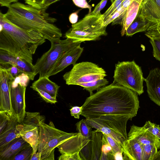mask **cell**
<instances>
[{"mask_svg":"<svg viewBox=\"0 0 160 160\" xmlns=\"http://www.w3.org/2000/svg\"><path fill=\"white\" fill-rule=\"evenodd\" d=\"M102 14H88L82 20L72 24V28L65 33V37L75 42L98 40L106 36V27L103 25Z\"/></svg>","mask_w":160,"mask_h":160,"instance_id":"cell-4","label":"cell"},{"mask_svg":"<svg viewBox=\"0 0 160 160\" xmlns=\"http://www.w3.org/2000/svg\"><path fill=\"white\" fill-rule=\"evenodd\" d=\"M59 0H44L42 5V8L46 9L50 5Z\"/></svg>","mask_w":160,"mask_h":160,"instance_id":"cell-46","label":"cell"},{"mask_svg":"<svg viewBox=\"0 0 160 160\" xmlns=\"http://www.w3.org/2000/svg\"><path fill=\"white\" fill-rule=\"evenodd\" d=\"M107 76L102 68L92 62H82L73 65L72 69L66 73L63 78L68 85H79L103 79Z\"/></svg>","mask_w":160,"mask_h":160,"instance_id":"cell-9","label":"cell"},{"mask_svg":"<svg viewBox=\"0 0 160 160\" xmlns=\"http://www.w3.org/2000/svg\"><path fill=\"white\" fill-rule=\"evenodd\" d=\"M12 81L5 69L0 68V110L8 112L12 116L10 85Z\"/></svg>","mask_w":160,"mask_h":160,"instance_id":"cell-15","label":"cell"},{"mask_svg":"<svg viewBox=\"0 0 160 160\" xmlns=\"http://www.w3.org/2000/svg\"><path fill=\"white\" fill-rule=\"evenodd\" d=\"M102 152L105 154L112 153V148L103 134Z\"/></svg>","mask_w":160,"mask_h":160,"instance_id":"cell-40","label":"cell"},{"mask_svg":"<svg viewBox=\"0 0 160 160\" xmlns=\"http://www.w3.org/2000/svg\"><path fill=\"white\" fill-rule=\"evenodd\" d=\"M30 80L29 77L27 74L22 72L16 77L13 81L21 86L26 87Z\"/></svg>","mask_w":160,"mask_h":160,"instance_id":"cell-36","label":"cell"},{"mask_svg":"<svg viewBox=\"0 0 160 160\" xmlns=\"http://www.w3.org/2000/svg\"><path fill=\"white\" fill-rule=\"evenodd\" d=\"M113 82L140 95L143 92L144 78L140 68L134 61L118 62L115 65Z\"/></svg>","mask_w":160,"mask_h":160,"instance_id":"cell-7","label":"cell"},{"mask_svg":"<svg viewBox=\"0 0 160 160\" xmlns=\"http://www.w3.org/2000/svg\"><path fill=\"white\" fill-rule=\"evenodd\" d=\"M147 27V21L139 10L136 18L127 29L126 35L131 36L137 32L146 31Z\"/></svg>","mask_w":160,"mask_h":160,"instance_id":"cell-24","label":"cell"},{"mask_svg":"<svg viewBox=\"0 0 160 160\" xmlns=\"http://www.w3.org/2000/svg\"><path fill=\"white\" fill-rule=\"evenodd\" d=\"M31 88L33 89L37 88L46 92L53 97L56 98L60 86L51 81L48 77L39 78L34 82Z\"/></svg>","mask_w":160,"mask_h":160,"instance_id":"cell-21","label":"cell"},{"mask_svg":"<svg viewBox=\"0 0 160 160\" xmlns=\"http://www.w3.org/2000/svg\"><path fill=\"white\" fill-rule=\"evenodd\" d=\"M125 0H115L105 12L102 14L103 23L120 6Z\"/></svg>","mask_w":160,"mask_h":160,"instance_id":"cell-34","label":"cell"},{"mask_svg":"<svg viewBox=\"0 0 160 160\" xmlns=\"http://www.w3.org/2000/svg\"><path fill=\"white\" fill-rule=\"evenodd\" d=\"M25 3L34 7L42 9V5L44 0H24Z\"/></svg>","mask_w":160,"mask_h":160,"instance_id":"cell-43","label":"cell"},{"mask_svg":"<svg viewBox=\"0 0 160 160\" xmlns=\"http://www.w3.org/2000/svg\"><path fill=\"white\" fill-rule=\"evenodd\" d=\"M18 0H0V4L1 6L9 8L12 2H15Z\"/></svg>","mask_w":160,"mask_h":160,"instance_id":"cell-45","label":"cell"},{"mask_svg":"<svg viewBox=\"0 0 160 160\" xmlns=\"http://www.w3.org/2000/svg\"><path fill=\"white\" fill-rule=\"evenodd\" d=\"M41 153L38 152L36 153H32L30 160H41Z\"/></svg>","mask_w":160,"mask_h":160,"instance_id":"cell-47","label":"cell"},{"mask_svg":"<svg viewBox=\"0 0 160 160\" xmlns=\"http://www.w3.org/2000/svg\"><path fill=\"white\" fill-rule=\"evenodd\" d=\"M102 133L110 145L114 156L116 154L118 153H123V148L121 145L111 136Z\"/></svg>","mask_w":160,"mask_h":160,"instance_id":"cell-31","label":"cell"},{"mask_svg":"<svg viewBox=\"0 0 160 160\" xmlns=\"http://www.w3.org/2000/svg\"><path fill=\"white\" fill-rule=\"evenodd\" d=\"M81 115L86 118L104 115L136 116L139 107L137 94L113 82L87 98L82 106Z\"/></svg>","mask_w":160,"mask_h":160,"instance_id":"cell-1","label":"cell"},{"mask_svg":"<svg viewBox=\"0 0 160 160\" xmlns=\"http://www.w3.org/2000/svg\"><path fill=\"white\" fill-rule=\"evenodd\" d=\"M140 3L133 0L128 8L124 16L121 31V35L123 36L126 31L136 18L139 10Z\"/></svg>","mask_w":160,"mask_h":160,"instance_id":"cell-22","label":"cell"},{"mask_svg":"<svg viewBox=\"0 0 160 160\" xmlns=\"http://www.w3.org/2000/svg\"><path fill=\"white\" fill-rule=\"evenodd\" d=\"M42 121L40 124L39 143L37 152L41 153V160H48L55 149L65 141L80 133H68L56 128L53 123L48 124Z\"/></svg>","mask_w":160,"mask_h":160,"instance_id":"cell-6","label":"cell"},{"mask_svg":"<svg viewBox=\"0 0 160 160\" xmlns=\"http://www.w3.org/2000/svg\"><path fill=\"white\" fill-rule=\"evenodd\" d=\"M33 89L37 92L39 95L47 102L55 104L57 102L56 98L53 97L48 93L37 88H34Z\"/></svg>","mask_w":160,"mask_h":160,"instance_id":"cell-35","label":"cell"},{"mask_svg":"<svg viewBox=\"0 0 160 160\" xmlns=\"http://www.w3.org/2000/svg\"><path fill=\"white\" fill-rule=\"evenodd\" d=\"M22 127L16 117H11L7 126L0 134V149L13 139L21 137Z\"/></svg>","mask_w":160,"mask_h":160,"instance_id":"cell-18","label":"cell"},{"mask_svg":"<svg viewBox=\"0 0 160 160\" xmlns=\"http://www.w3.org/2000/svg\"><path fill=\"white\" fill-rule=\"evenodd\" d=\"M142 145L137 140L128 138L122 146L123 160H142Z\"/></svg>","mask_w":160,"mask_h":160,"instance_id":"cell-19","label":"cell"},{"mask_svg":"<svg viewBox=\"0 0 160 160\" xmlns=\"http://www.w3.org/2000/svg\"><path fill=\"white\" fill-rule=\"evenodd\" d=\"M77 130L83 137L91 138L92 134V128L89 125L86 119H82L76 124Z\"/></svg>","mask_w":160,"mask_h":160,"instance_id":"cell-27","label":"cell"},{"mask_svg":"<svg viewBox=\"0 0 160 160\" xmlns=\"http://www.w3.org/2000/svg\"><path fill=\"white\" fill-rule=\"evenodd\" d=\"M74 3L77 6L83 8L89 9L88 13L91 12L92 6L89 5L86 0H72Z\"/></svg>","mask_w":160,"mask_h":160,"instance_id":"cell-39","label":"cell"},{"mask_svg":"<svg viewBox=\"0 0 160 160\" xmlns=\"http://www.w3.org/2000/svg\"><path fill=\"white\" fill-rule=\"evenodd\" d=\"M127 9L123 8L121 4L108 18L103 23V25L105 27L118 17L122 14L125 15Z\"/></svg>","mask_w":160,"mask_h":160,"instance_id":"cell-30","label":"cell"},{"mask_svg":"<svg viewBox=\"0 0 160 160\" xmlns=\"http://www.w3.org/2000/svg\"><path fill=\"white\" fill-rule=\"evenodd\" d=\"M143 127L160 140V127L159 125L148 121L146 122Z\"/></svg>","mask_w":160,"mask_h":160,"instance_id":"cell-32","label":"cell"},{"mask_svg":"<svg viewBox=\"0 0 160 160\" xmlns=\"http://www.w3.org/2000/svg\"><path fill=\"white\" fill-rule=\"evenodd\" d=\"M89 125L98 131L112 137L122 148L128 139L126 125L132 119L128 116L104 115L94 118H86Z\"/></svg>","mask_w":160,"mask_h":160,"instance_id":"cell-5","label":"cell"},{"mask_svg":"<svg viewBox=\"0 0 160 160\" xmlns=\"http://www.w3.org/2000/svg\"><path fill=\"white\" fill-rule=\"evenodd\" d=\"M78 11L73 12L69 15V21L72 24H74L77 22L78 18Z\"/></svg>","mask_w":160,"mask_h":160,"instance_id":"cell-44","label":"cell"},{"mask_svg":"<svg viewBox=\"0 0 160 160\" xmlns=\"http://www.w3.org/2000/svg\"><path fill=\"white\" fill-rule=\"evenodd\" d=\"M29 144L21 137L13 139L0 149V160H11Z\"/></svg>","mask_w":160,"mask_h":160,"instance_id":"cell-20","label":"cell"},{"mask_svg":"<svg viewBox=\"0 0 160 160\" xmlns=\"http://www.w3.org/2000/svg\"><path fill=\"white\" fill-rule=\"evenodd\" d=\"M59 160H82L80 155V152H78L73 154H61L58 157Z\"/></svg>","mask_w":160,"mask_h":160,"instance_id":"cell-37","label":"cell"},{"mask_svg":"<svg viewBox=\"0 0 160 160\" xmlns=\"http://www.w3.org/2000/svg\"><path fill=\"white\" fill-rule=\"evenodd\" d=\"M158 150L156 146L153 144H143L142 160H153Z\"/></svg>","mask_w":160,"mask_h":160,"instance_id":"cell-28","label":"cell"},{"mask_svg":"<svg viewBox=\"0 0 160 160\" xmlns=\"http://www.w3.org/2000/svg\"><path fill=\"white\" fill-rule=\"evenodd\" d=\"M0 49L32 63V55L39 46L46 42L39 32L22 29L0 13Z\"/></svg>","mask_w":160,"mask_h":160,"instance_id":"cell-2","label":"cell"},{"mask_svg":"<svg viewBox=\"0 0 160 160\" xmlns=\"http://www.w3.org/2000/svg\"><path fill=\"white\" fill-rule=\"evenodd\" d=\"M128 138L135 139L143 144H153L158 150L160 149V140L143 126H131Z\"/></svg>","mask_w":160,"mask_h":160,"instance_id":"cell-17","label":"cell"},{"mask_svg":"<svg viewBox=\"0 0 160 160\" xmlns=\"http://www.w3.org/2000/svg\"><path fill=\"white\" fill-rule=\"evenodd\" d=\"M144 81L149 98L160 106V70L155 68L150 70Z\"/></svg>","mask_w":160,"mask_h":160,"instance_id":"cell-16","label":"cell"},{"mask_svg":"<svg viewBox=\"0 0 160 160\" xmlns=\"http://www.w3.org/2000/svg\"><path fill=\"white\" fill-rule=\"evenodd\" d=\"M50 42V49L38 59L34 65L39 74V78L48 77L50 70L60 57L69 50L81 43L74 42L68 38L63 40L58 38Z\"/></svg>","mask_w":160,"mask_h":160,"instance_id":"cell-8","label":"cell"},{"mask_svg":"<svg viewBox=\"0 0 160 160\" xmlns=\"http://www.w3.org/2000/svg\"><path fill=\"white\" fill-rule=\"evenodd\" d=\"M71 115L75 118L79 119L81 115L82 111V106H75L72 107L70 110Z\"/></svg>","mask_w":160,"mask_h":160,"instance_id":"cell-42","label":"cell"},{"mask_svg":"<svg viewBox=\"0 0 160 160\" xmlns=\"http://www.w3.org/2000/svg\"><path fill=\"white\" fill-rule=\"evenodd\" d=\"M83 48L80 45L75 46L64 53L55 63L50 70L48 77L55 75L63 71L71 64L73 65L81 55Z\"/></svg>","mask_w":160,"mask_h":160,"instance_id":"cell-14","label":"cell"},{"mask_svg":"<svg viewBox=\"0 0 160 160\" xmlns=\"http://www.w3.org/2000/svg\"><path fill=\"white\" fill-rule=\"evenodd\" d=\"M135 1L138 2L139 3L141 4L143 1V0H134Z\"/></svg>","mask_w":160,"mask_h":160,"instance_id":"cell-49","label":"cell"},{"mask_svg":"<svg viewBox=\"0 0 160 160\" xmlns=\"http://www.w3.org/2000/svg\"><path fill=\"white\" fill-rule=\"evenodd\" d=\"M8 8L4 17L20 28L37 31L50 42L62 37L61 30L53 24L57 20L50 16L46 9L19 2L11 4Z\"/></svg>","mask_w":160,"mask_h":160,"instance_id":"cell-3","label":"cell"},{"mask_svg":"<svg viewBox=\"0 0 160 160\" xmlns=\"http://www.w3.org/2000/svg\"><path fill=\"white\" fill-rule=\"evenodd\" d=\"M11 102L12 116L16 117L21 123L25 116L26 87L12 81L10 85Z\"/></svg>","mask_w":160,"mask_h":160,"instance_id":"cell-13","label":"cell"},{"mask_svg":"<svg viewBox=\"0 0 160 160\" xmlns=\"http://www.w3.org/2000/svg\"><path fill=\"white\" fill-rule=\"evenodd\" d=\"M6 69L8 73L10 78L12 81L14 80L16 77L22 73L17 68L12 66Z\"/></svg>","mask_w":160,"mask_h":160,"instance_id":"cell-38","label":"cell"},{"mask_svg":"<svg viewBox=\"0 0 160 160\" xmlns=\"http://www.w3.org/2000/svg\"><path fill=\"white\" fill-rule=\"evenodd\" d=\"M108 83V81L104 78L88 82L81 83L79 85L83 87L84 89L89 92L91 95L93 94V91H98L101 88L106 86Z\"/></svg>","mask_w":160,"mask_h":160,"instance_id":"cell-25","label":"cell"},{"mask_svg":"<svg viewBox=\"0 0 160 160\" xmlns=\"http://www.w3.org/2000/svg\"><path fill=\"white\" fill-rule=\"evenodd\" d=\"M103 133L96 130L92 131L91 160H100L102 145Z\"/></svg>","mask_w":160,"mask_h":160,"instance_id":"cell-23","label":"cell"},{"mask_svg":"<svg viewBox=\"0 0 160 160\" xmlns=\"http://www.w3.org/2000/svg\"><path fill=\"white\" fill-rule=\"evenodd\" d=\"M160 160V150L158 151L153 160Z\"/></svg>","mask_w":160,"mask_h":160,"instance_id":"cell-48","label":"cell"},{"mask_svg":"<svg viewBox=\"0 0 160 160\" xmlns=\"http://www.w3.org/2000/svg\"><path fill=\"white\" fill-rule=\"evenodd\" d=\"M10 65L16 67L22 72L27 74L30 80H33L38 73L35 65L32 63L6 51L0 49V68H6Z\"/></svg>","mask_w":160,"mask_h":160,"instance_id":"cell-12","label":"cell"},{"mask_svg":"<svg viewBox=\"0 0 160 160\" xmlns=\"http://www.w3.org/2000/svg\"><path fill=\"white\" fill-rule=\"evenodd\" d=\"M139 10L147 22L145 33L160 31V0H143Z\"/></svg>","mask_w":160,"mask_h":160,"instance_id":"cell-11","label":"cell"},{"mask_svg":"<svg viewBox=\"0 0 160 160\" xmlns=\"http://www.w3.org/2000/svg\"><path fill=\"white\" fill-rule=\"evenodd\" d=\"M45 117L39 112H26L21 123L23 125L20 132L21 137L32 148L33 153L37 152L39 143L40 123Z\"/></svg>","mask_w":160,"mask_h":160,"instance_id":"cell-10","label":"cell"},{"mask_svg":"<svg viewBox=\"0 0 160 160\" xmlns=\"http://www.w3.org/2000/svg\"><path fill=\"white\" fill-rule=\"evenodd\" d=\"M11 117L8 112L0 110V134L7 126Z\"/></svg>","mask_w":160,"mask_h":160,"instance_id":"cell-33","label":"cell"},{"mask_svg":"<svg viewBox=\"0 0 160 160\" xmlns=\"http://www.w3.org/2000/svg\"><path fill=\"white\" fill-rule=\"evenodd\" d=\"M146 35L150 39V42L153 48V56L160 61V32Z\"/></svg>","mask_w":160,"mask_h":160,"instance_id":"cell-26","label":"cell"},{"mask_svg":"<svg viewBox=\"0 0 160 160\" xmlns=\"http://www.w3.org/2000/svg\"><path fill=\"white\" fill-rule=\"evenodd\" d=\"M33 152L32 148L29 144L20 151L11 160H30Z\"/></svg>","mask_w":160,"mask_h":160,"instance_id":"cell-29","label":"cell"},{"mask_svg":"<svg viewBox=\"0 0 160 160\" xmlns=\"http://www.w3.org/2000/svg\"><path fill=\"white\" fill-rule=\"evenodd\" d=\"M108 0H101V1L96 5L93 10L90 13H88L91 15H97L100 13V11L105 6Z\"/></svg>","mask_w":160,"mask_h":160,"instance_id":"cell-41","label":"cell"},{"mask_svg":"<svg viewBox=\"0 0 160 160\" xmlns=\"http://www.w3.org/2000/svg\"><path fill=\"white\" fill-rule=\"evenodd\" d=\"M111 0L112 2V3L115 0Z\"/></svg>","mask_w":160,"mask_h":160,"instance_id":"cell-50","label":"cell"}]
</instances>
